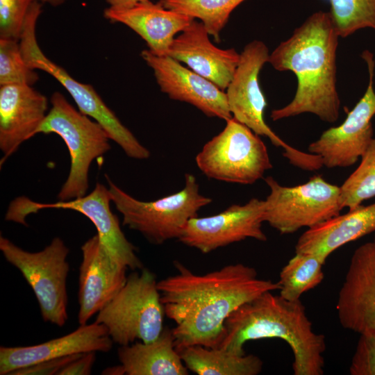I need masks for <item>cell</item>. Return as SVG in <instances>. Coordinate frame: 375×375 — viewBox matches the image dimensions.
Wrapping results in <instances>:
<instances>
[{"instance_id":"d6986e66","label":"cell","mask_w":375,"mask_h":375,"mask_svg":"<svg viewBox=\"0 0 375 375\" xmlns=\"http://www.w3.org/2000/svg\"><path fill=\"white\" fill-rule=\"evenodd\" d=\"M113 341L106 328L96 321L65 335L26 347H0V374L9 375L37 362L88 352H108Z\"/></svg>"},{"instance_id":"f546056e","label":"cell","mask_w":375,"mask_h":375,"mask_svg":"<svg viewBox=\"0 0 375 375\" xmlns=\"http://www.w3.org/2000/svg\"><path fill=\"white\" fill-rule=\"evenodd\" d=\"M34 0H0V38L19 41L24 22Z\"/></svg>"},{"instance_id":"2e32d148","label":"cell","mask_w":375,"mask_h":375,"mask_svg":"<svg viewBox=\"0 0 375 375\" xmlns=\"http://www.w3.org/2000/svg\"><path fill=\"white\" fill-rule=\"evenodd\" d=\"M344 328L375 335V242L353 252L336 305Z\"/></svg>"},{"instance_id":"f1b7e54d","label":"cell","mask_w":375,"mask_h":375,"mask_svg":"<svg viewBox=\"0 0 375 375\" xmlns=\"http://www.w3.org/2000/svg\"><path fill=\"white\" fill-rule=\"evenodd\" d=\"M38 75L25 62L18 40L0 38V85L25 84L32 86Z\"/></svg>"},{"instance_id":"8992f818","label":"cell","mask_w":375,"mask_h":375,"mask_svg":"<svg viewBox=\"0 0 375 375\" xmlns=\"http://www.w3.org/2000/svg\"><path fill=\"white\" fill-rule=\"evenodd\" d=\"M42 12V3L34 0L27 13L19 47L26 63L33 69L42 70L56 78L69 92L78 110L98 122L128 157L136 160L149 158L144 147L108 108L90 85L78 82L65 69L47 58L40 48L36 38V23Z\"/></svg>"},{"instance_id":"6da1fadb","label":"cell","mask_w":375,"mask_h":375,"mask_svg":"<svg viewBox=\"0 0 375 375\" xmlns=\"http://www.w3.org/2000/svg\"><path fill=\"white\" fill-rule=\"evenodd\" d=\"M178 273L158 281L165 315L172 328L176 350L190 345L215 348L224 322L238 307L260 294L280 290L278 282L258 277L242 263L228 265L203 275L195 274L178 261Z\"/></svg>"},{"instance_id":"e575fe53","label":"cell","mask_w":375,"mask_h":375,"mask_svg":"<svg viewBox=\"0 0 375 375\" xmlns=\"http://www.w3.org/2000/svg\"><path fill=\"white\" fill-rule=\"evenodd\" d=\"M103 374H111V375H122L124 374V371L122 369V365L115 366V367H110L106 368L103 372H102Z\"/></svg>"},{"instance_id":"8d00e7d4","label":"cell","mask_w":375,"mask_h":375,"mask_svg":"<svg viewBox=\"0 0 375 375\" xmlns=\"http://www.w3.org/2000/svg\"><path fill=\"white\" fill-rule=\"evenodd\" d=\"M374 242H375V236H374Z\"/></svg>"},{"instance_id":"44dd1931","label":"cell","mask_w":375,"mask_h":375,"mask_svg":"<svg viewBox=\"0 0 375 375\" xmlns=\"http://www.w3.org/2000/svg\"><path fill=\"white\" fill-rule=\"evenodd\" d=\"M105 18L126 25L147 43L153 54L167 56L176 35L185 29L193 18L165 8L159 1H140L124 9L107 8Z\"/></svg>"},{"instance_id":"7c38bea8","label":"cell","mask_w":375,"mask_h":375,"mask_svg":"<svg viewBox=\"0 0 375 375\" xmlns=\"http://www.w3.org/2000/svg\"><path fill=\"white\" fill-rule=\"evenodd\" d=\"M111 202L108 188L97 182L90 194L68 201L44 203L35 202L26 197H17L10 203L5 220L27 226L26 217L40 210L55 208L77 211L92 222L115 262L132 270L142 269L143 265L136 254V248L124 234L117 217L111 210Z\"/></svg>"},{"instance_id":"4fadbf2b","label":"cell","mask_w":375,"mask_h":375,"mask_svg":"<svg viewBox=\"0 0 375 375\" xmlns=\"http://www.w3.org/2000/svg\"><path fill=\"white\" fill-rule=\"evenodd\" d=\"M366 62L369 83L362 98L348 113L340 126L322 133L308 146V151L322 158L328 168L347 167L355 164L370 144L373 138L372 119L375 115L374 89V60L373 54L365 51L361 55Z\"/></svg>"},{"instance_id":"1f68e13d","label":"cell","mask_w":375,"mask_h":375,"mask_svg":"<svg viewBox=\"0 0 375 375\" xmlns=\"http://www.w3.org/2000/svg\"><path fill=\"white\" fill-rule=\"evenodd\" d=\"M81 354L82 353L41 361L13 371L9 375H58L64 367Z\"/></svg>"},{"instance_id":"5bb4252c","label":"cell","mask_w":375,"mask_h":375,"mask_svg":"<svg viewBox=\"0 0 375 375\" xmlns=\"http://www.w3.org/2000/svg\"><path fill=\"white\" fill-rule=\"evenodd\" d=\"M264 212L265 201L257 198L233 204L218 214L190 219L178 240L203 253L247 238L266 241Z\"/></svg>"},{"instance_id":"30bf717a","label":"cell","mask_w":375,"mask_h":375,"mask_svg":"<svg viewBox=\"0 0 375 375\" xmlns=\"http://www.w3.org/2000/svg\"><path fill=\"white\" fill-rule=\"evenodd\" d=\"M195 162L209 178L244 185L256 183L272 168L260 135L233 117L203 145Z\"/></svg>"},{"instance_id":"d590c367","label":"cell","mask_w":375,"mask_h":375,"mask_svg":"<svg viewBox=\"0 0 375 375\" xmlns=\"http://www.w3.org/2000/svg\"><path fill=\"white\" fill-rule=\"evenodd\" d=\"M41 3H48L52 6L56 7L63 4L67 0H38Z\"/></svg>"},{"instance_id":"ba28073f","label":"cell","mask_w":375,"mask_h":375,"mask_svg":"<svg viewBox=\"0 0 375 375\" xmlns=\"http://www.w3.org/2000/svg\"><path fill=\"white\" fill-rule=\"evenodd\" d=\"M155 274L147 269L134 272L126 283L98 313L96 322L107 329L119 346L136 340L150 342L163 330L164 308Z\"/></svg>"},{"instance_id":"83f0119b","label":"cell","mask_w":375,"mask_h":375,"mask_svg":"<svg viewBox=\"0 0 375 375\" xmlns=\"http://www.w3.org/2000/svg\"><path fill=\"white\" fill-rule=\"evenodd\" d=\"M330 15L340 38L365 28L375 31V0H328Z\"/></svg>"},{"instance_id":"ffe728a7","label":"cell","mask_w":375,"mask_h":375,"mask_svg":"<svg viewBox=\"0 0 375 375\" xmlns=\"http://www.w3.org/2000/svg\"><path fill=\"white\" fill-rule=\"evenodd\" d=\"M209 35L203 23L193 19L175 37L167 56L185 63L225 91L238 65L240 53L233 48L216 47Z\"/></svg>"},{"instance_id":"7a4b0ae2","label":"cell","mask_w":375,"mask_h":375,"mask_svg":"<svg viewBox=\"0 0 375 375\" xmlns=\"http://www.w3.org/2000/svg\"><path fill=\"white\" fill-rule=\"evenodd\" d=\"M339 35L329 12L317 11L294 29L269 53L268 62L277 71H290L297 78L292 100L274 109L273 121L312 113L333 123L340 115L336 87V55Z\"/></svg>"},{"instance_id":"9a60e30c","label":"cell","mask_w":375,"mask_h":375,"mask_svg":"<svg viewBox=\"0 0 375 375\" xmlns=\"http://www.w3.org/2000/svg\"><path fill=\"white\" fill-rule=\"evenodd\" d=\"M141 56L153 72L160 90L174 100L190 103L210 117L231 119L225 91L168 56L143 50Z\"/></svg>"},{"instance_id":"5b68a950","label":"cell","mask_w":375,"mask_h":375,"mask_svg":"<svg viewBox=\"0 0 375 375\" xmlns=\"http://www.w3.org/2000/svg\"><path fill=\"white\" fill-rule=\"evenodd\" d=\"M50 101L51 108L37 134L56 133L67 147L69 172L57 197L68 201L87 194L91 163L110 149V139L98 122L75 109L60 92H53Z\"/></svg>"},{"instance_id":"277c9868","label":"cell","mask_w":375,"mask_h":375,"mask_svg":"<svg viewBox=\"0 0 375 375\" xmlns=\"http://www.w3.org/2000/svg\"><path fill=\"white\" fill-rule=\"evenodd\" d=\"M111 201L122 215V224L141 233L154 244L178 239L189 220L212 199L203 195L196 177L185 175L182 190L155 201L138 200L114 183L107 174Z\"/></svg>"},{"instance_id":"836d02e7","label":"cell","mask_w":375,"mask_h":375,"mask_svg":"<svg viewBox=\"0 0 375 375\" xmlns=\"http://www.w3.org/2000/svg\"><path fill=\"white\" fill-rule=\"evenodd\" d=\"M110 8L115 9H124L130 8L135 4L144 0H105Z\"/></svg>"},{"instance_id":"7402d4cb","label":"cell","mask_w":375,"mask_h":375,"mask_svg":"<svg viewBox=\"0 0 375 375\" xmlns=\"http://www.w3.org/2000/svg\"><path fill=\"white\" fill-rule=\"evenodd\" d=\"M375 232V202L360 205L308 228L298 239L295 253L317 257L324 264L340 247Z\"/></svg>"},{"instance_id":"4dcf8cb0","label":"cell","mask_w":375,"mask_h":375,"mask_svg":"<svg viewBox=\"0 0 375 375\" xmlns=\"http://www.w3.org/2000/svg\"><path fill=\"white\" fill-rule=\"evenodd\" d=\"M349 367L351 375H375V335L360 334Z\"/></svg>"},{"instance_id":"8fae6325","label":"cell","mask_w":375,"mask_h":375,"mask_svg":"<svg viewBox=\"0 0 375 375\" xmlns=\"http://www.w3.org/2000/svg\"><path fill=\"white\" fill-rule=\"evenodd\" d=\"M265 181L269 194L265 201L264 221L281 234L293 233L340 215V187L315 175L293 187L280 185L273 177Z\"/></svg>"},{"instance_id":"603a6c76","label":"cell","mask_w":375,"mask_h":375,"mask_svg":"<svg viewBox=\"0 0 375 375\" xmlns=\"http://www.w3.org/2000/svg\"><path fill=\"white\" fill-rule=\"evenodd\" d=\"M117 356L126 375L188 374V369L176 349L172 330L168 327L152 342L120 346Z\"/></svg>"},{"instance_id":"3957f363","label":"cell","mask_w":375,"mask_h":375,"mask_svg":"<svg viewBox=\"0 0 375 375\" xmlns=\"http://www.w3.org/2000/svg\"><path fill=\"white\" fill-rule=\"evenodd\" d=\"M265 338L281 339L290 347L294 375L324 374L325 338L313 331L301 300L268 291L244 303L226 319L217 347L243 355L247 341Z\"/></svg>"},{"instance_id":"ac0fdd59","label":"cell","mask_w":375,"mask_h":375,"mask_svg":"<svg viewBox=\"0 0 375 375\" xmlns=\"http://www.w3.org/2000/svg\"><path fill=\"white\" fill-rule=\"evenodd\" d=\"M48 99L31 85H0V149L1 162L37 134L48 113Z\"/></svg>"},{"instance_id":"9c48e42d","label":"cell","mask_w":375,"mask_h":375,"mask_svg":"<svg viewBox=\"0 0 375 375\" xmlns=\"http://www.w3.org/2000/svg\"><path fill=\"white\" fill-rule=\"evenodd\" d=\"M0 250L31 286L44 322L62 327L68 319L67 278L69 249L59 237L41 251L30 252L0 236Z\"/></svg>"},{"instance_id":"e0dca14e","label":"cell","mask_w":375,"mask_h":375,"mask_svg":"<svg viewBox=\"0 0 375 375\" xmlns=\"http://www.w3.org/2000/svg\"><path fill=\"white\" fill-rule=\"evenodd\" d=\"M81 249L78 321L84 325L124 285L127 268L112 260L97 233L86 240Z\"/></svg>"},{"instance_id":"484cf974","label":"cell","mask_w":375,"mask_h":375,"mask_svg":"<svg viewBox=\"0 0 375 375\" xmlns=\"http://www.w3.org/2000/svg\"><path fill=\"white\" fill-rule=\"evenodd\" d=\"M245 0H159L166 8L185 14L203 23L216 42L231 12Z\"/></svg>"},{"instance_id":"52a82bcc","label":"cell","mask_w":375,"mask_h":375,"mask_svg":"<svg viewBox=\"0 0 375 375\" xmlns=\"http://www.w3.org/2000/svg\"><path fill=\"white\" fill-rule=\"evenodd\" d=\"M269 50L262 41L253 40L240 53V60L232 80L225 90L232 117L260 136L284 149L283 155L290 164L306 171L323 167L321 158L293 148L280 138L266 124L264 112L267 101L261 90L259 74L268 62Z\"/></svg>"},{"instance_id":"d6a6232c","label":"cell","mask_w":375,"mask_h":375,"mask_svg":"<svg viewBox=\"0 0 375 375\" xmlns=\"http://www.w3.org/2000/svg\"><path fill=\"white\" fill-rule=\"evenodd\" d=\"M95 353L88 352L81 354L78 358L69 362L58 375H89L95 362Z\"/></svg>"},{"instance_id":"d4e9b609","label":"cell","mask_w":375,"mask_h":375,"mask_svg":"<svg viewBox=\"0 0 375 375\" xmlns=\"http://www.w3.org/2000/svg\"><path fill=\"white\" fill-rule=\"evenodd\" d=\"M323 265L315 256L295 253L280 272L279 294L290 301L300 300L303 293L315 288L323 281Z\"/></svg>"},{"instance_id":"4316f807","label":"cell","mask_w":375,"mask_h":375,"mask_svg":"<svg viewBox=\"0 0 375 375\" xmlns=\"http://www.w3.org/2000/svg\"><path fill=\"white\" fill-rule=\"evenodd\" d=\"M340 190L341 206L349 210L375 197V138L362 155L359 166L340 186Z\"/></svg>"},{"instance_id":"cb8c5ba5","label":"cell","mask_w":375,"mask_h":375,"mask_svg":"<svg viewBox=\"0 0 375 375\" xmlns=\"http://www.w3.org/2000/svg\"><path fill=\"white\" fill-rule=\"evenodd\" d=\"M177 351L187 368L199 375H257L262 368V361L253 354L239 355L198 344Z\"/></svg>"}]
</instances>
